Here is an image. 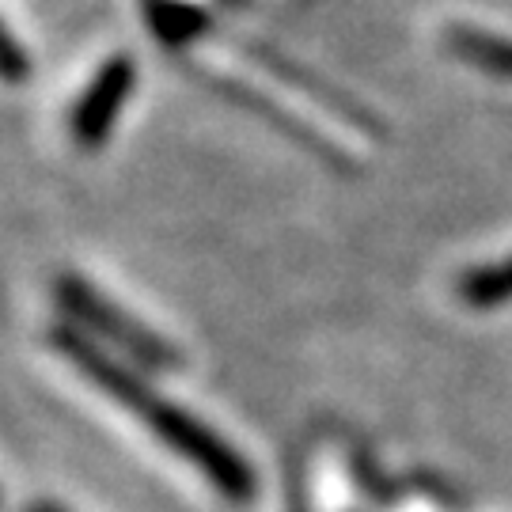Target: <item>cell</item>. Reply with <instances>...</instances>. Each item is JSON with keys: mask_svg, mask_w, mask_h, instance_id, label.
Returning a JSON list of instances; mask_svg holds the SVG:
<instances>
[{"mask_svg": "<svg viewBox=\"0 0 512 512\" xmlns=\"http://www.w3.org/2000/svg\"><path fill=\"white\" fill-rule=\"evenodd\" d=\"M137 84V65L133 57H110L107 65L92 76V84L73 107V137L80 148H99L110 137V129L118 122V114L126 107Z\"/></svg>", "mask_w": 512, "mask_h": 512, "instance_id": "3", "label": "cell"}, {"mask_svg": "<svg viewBox=\"0 0 512 512\" xmlns=\"http://www.w3.org/2000/svg\"><path fill=\"white\" fill-rule=\"evenodd\" d=\"M459 293L471 308H497L512 300V258L497 262V266H482L459 281Z\"/></svg>", "mask_w": 512, "mask_h": 512, "instance_id": "4", "label": "cell"}, {"mask_svg": "<svg viewBox=\"0 0 512 512\" xmlns=\"http://www.w3.org/2000/svg\"><path fill=\"white\" fill-rule=\"evenodd\" d=\"M4 76L12 80V84H19L23 80V73H27V61H23V50H19V42L12 31H4Z\"/></svg>", "mask_w": 512, "mask_h": 512, "instance_id": "5", "label": "cell"}, {"mask_svg": "<svg viewBox=\"0 0 512 512\" xmlns=\"http://www.w3.org/2000/svg\"><path fill=\"white\" fill-rule=\"evenodd\" d=\"M57 304L73 319L76 330L95 334L99 342L122 349L126 357H133L137 365L152 368V372H167V368L183 365V353L171 346L167 338H160L156 330H148L141 319H133L129 311H122L114 300L99 293L95 285H88L84 277H57Z\"/></svg>", "mask_w": 512, "mask_h": 512, "instance_id": "2", "label": "cell"}, {"mask_svg": "<svg viewBox=\"0 0 512 512\" xmlns=\"http://www.w3.org/2000/svg\"><path fill=\"white\" fill-rule=\"evenodd\" d=\"M31 512H65V509H57V505H38V509H31Z\"/></svg>", "mask_w": 512, "mask_h": 512, "instance_id": "6", "label": "cell"}, {"mask_svg": "<svg viewBox=\"0 0 512 512\" xmlns=\"http://www.w3.org/2000/svg\"><path fill=\"white\" fill-rule=\"evenodd\" d=\"M50 346L80 376H88V384H95L107 399H114L122 410H129L133 418L141 421L145 429H152L160 437V444H167L175 456H183L228 501L243 505V501L255 497L258 490L255 471H251V463L239 456L228 440L220 437V433H213L205 421L194 418L186 406L171 403L156 387H148L133 368H126L118 357H110L107 349L99 346V342H92L84 330H76L73 323L54 327L50 330Z\"/></svg>", "mask_w": 512, "mask_h": 512, "instance_id": "1", "label": "cell"}]
</instances>
